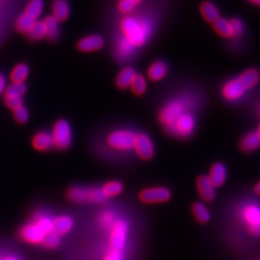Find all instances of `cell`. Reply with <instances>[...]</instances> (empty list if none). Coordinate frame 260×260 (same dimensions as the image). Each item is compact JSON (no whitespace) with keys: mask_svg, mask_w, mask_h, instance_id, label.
<instances>
[{"mask_svg":"<svg viewBox=\"0 0 260 260\" xmlns=\"http://www.w3.org/2000/svg\"><path fill=\"white\" fill-rule=\"evenodd\" d=\"M46 234H44L35 222H31L24 226L20 230L22 239L29 244L39 245L42 244Z\"/></svg>","mask_w":260,"mask_h":260,"instance_id":"9","label":"cell"},{"mask_svg":"<svg viewBox=\"0 0 260 260\" xmlns=\"http://www.w3.org/2000/svg\"><path fill=\"white\" fill-rule=\"evenodd\" d=\"M192 213H193L196 220L200 224H206L211 220L210 211L208 210V208L204 204H202L200 202H196L193 204Z\"/></svg>","mask_w":260,"mask_h":260,"instance_id":"24","label":"cell"},{"mask_svg":"<svg viewBox=\"0 0 260 260\" xmlns=\"http://www.w3.org/2000/svg\"><path fill=\"white\" fill-rule=\"evenodd\" d=\"M232 29V33H234V38H237L239 36H241L244 32V26L243 22L238 20V18H234L232 20H230Z\"/></svg>","mask_w":260,"mask_h":260,"instance_id":"40","label":"cell"},{"mask_svg":"<svg viewBox=\"0 0 260 260\" xmlns=\"http://www.w3.org/2000/svg\"><path fill=\"white\" fill-rule=\"evenodd\" d=\"M130 88L135 96H142L146 94V89H148V84H146V78H144L143 76L137 74L130 85Z\"/></svg>","mask_w":260,"mask_h":260,"instance_id":"28","label":"cell"},{"mask_svg":"<svg viewBox=\"0 0 260 260\" xmlns=\"http://www.w3.org/2000/svg\"><path fill=\"white\" fill-rule=\"evenodd\" d=\"M244 220L247 222L250 232L260 235V209L254 206H248L243 213Z\"/></svg>","mask_w":260,"mask_h":260,"instance_id":"12","label":"cell"},{"mask_svg":"<svg viewBox=\"0 0 260 260\" xmlns=\"http://www.w3.org/2000/svg\"><path fill=\"white\" fill-rule=\"evenodd\" d=\"M196 189L202 200L206 202H212L216 198V189L206 176H198L196 180Z\"/></svg>","mask_w":260,"mask_h":260,"instance_id":"10","label":"cell"},{"mask_svg":"<svg viewBox=\"0 0 260 260\" xmlns=\"http://www.w3.org/2000/svg\"><path fill=\"white\" fill-rule=\"evenodd\" d=\"M26 86L24 84H14L12 83L6 87L4 92V98H22L26 94Z\"/></svg>","mask_w":260,"mask_h":260,"instance_id":"33","label":"cell"},{"mask_svg":"<svg viewBox=\"0 0 260 260\" xmlns=\"http://www.w3.org/2000/svg\"><path fill=\"white\" fill-rule=\"evenodd\" d=\"M46 26L44 22H37L32 26L29 32L26 34L28 39L32 42H38L42 38H46Z\"/></svg>","mask_w":260,"mask_h":260,"instance_id":"30","label":"cell"},{"mask_svg":"<svg viewBox=\"0 0 260 260\" xmlns=\"http://www.w3.org/2000/svg\"><path fill=\"white\" fill-rule=\"evenodd\" d=\"M102 191L106 198H114L120 195L124 191V185L118 182H107L102 188Z\"/></svg>","mask_w":260,"mask_h":260,"instance_id":"26","label":"cell"},{"mask_svg":"<svg viewBox=\"0 0 260 260\" xmlns=\"http://www.w3.org/2000/svg\"><path fill=\"white\" fill-rule=\"evenodd\" d=\"M200 12L202 14V18L211 24H214L220 18L219 10L210 1H204L202 3L200 7Z\"/></svg>","mask_w":260,"mask_h":260,"instance_id":"20","label":"cell"},{"mask_svg":"<svg viewBox=\"0 0 260 260\" xmlns=\"http://www.w3.org/2000/svg\"><path fill=\"white\" fill-rule=\"evenodd\" d=\"M74 228V220L66 215H62L53 220V232L62 236L68 234Z\"/></svg>","mask_w":260,"mask_h":260,"instance_id":"17","label":"cell"},{"mask_svg":"<svg viewBox=\"0 0 260 260\" xmlns=\"http://www.w3.org/2000/svg\"><path fill=\"white\" fill-rule=\"evenodd\" d=\"M42 8H44L42 0H31L26 7L24 14L32 20H36L42 12Z\"/></svg>","mask_w":260,"mask_h":260,"instance_id":"32","label":"cell"},{"mask_svg":"<svg viewBox=\"0 0 260 260\" xmlns=\"http://www.w3.org/2000/svg\"><path fill=\"white\" fill-rule=\"evenodd\" d=\"M104 40L100 36H89L78 42V48L82 52H94L100 50L104 46Z\"/></svg>","mask_w":260,"mask_h":260,"instance_id":"14","label":"cell"},{"mask_svg":"<svg viewBox=\"0 0 260 260\" xmlns=\"http://www.w3.org/2000/svg\"><path fill=\"white\" fill-rule=\"evenodd\" d=\"M208 178L211 184L215 187V189L221 188L226 182V178H228V172L224 164H222L221 162L215 163L209 170V176Z\"/></svg>","mask_w":260,"mask_h":260,"instance_id":"13","label":"cell"},{"mask_svg":"<svg viewBox=\"0 0 260 260\" xmlns=\"http://www.w3.org/2000/svg\"><path fill=\"white\" fill-rule=\"evenodd\" d=\"M260 146V139L256 132L248 133L241 141L240 150L245 154L256 152Z\"/></svg>","mask_w":260,"mask_h":260,"instance_id":"21","label":"cell"},{"mask_svg":"<svg viewBox=\"0 0 260 260\" xmlns=\"http://www.w3.org/2000/svg\"><path fill=\"white\" fill-rule=\"evenodd\" d=\"M245 89L237 79L226 82L222 89V96L230 102H234L241 98L245 94Z\"/></svg>","mask_w":260,"mask_h":260,"instance_id":"11","label":"cell"},{"mask_svg":"<svg viewBox=\"0 0 260 260\" xmlns=\"http://www.w3.org/2000/svg\"><path fill=\"white\" fill-rule=\"evenodd\" d=\"M5 104L8 108H10L14 111L16 108L24 106V100H22V98H6Z\"/></svg>","mask_w":260,"mask_h":260,"instance_id":"41","label":"cell"},{"mask_svg":"<svg viewBox=\"0 0 260 260\" xmlns=\"http://www.w3.org/2000/svg\"><path fill=\"white\" fill-rule=\"evenodd\" d=\"M254 193H256V195L260 196V182L254 186Z\"/></svg>","mask_w":260,"mask_h":260,"instance_id":"44","label":"cell"},{"mask_svg":"<svg viewBox=\"0 0 260 260\" xmlns=\"http://www.w3.org/2000/svg\"><path fill=\"white\" fill-rule=\"evenodd\" d=\"M5 89H6V79L4 78V76L0 74V96L4 94Z\"/></svg>","mask_w":260,"mask_h":260,"instance_id":"43","label":"cell"},{"mask_svg":"<svg viewBox=\"0 0 260 260\" xmlns=\"http://www.w3.org/2000/svg\"><path fill=\"white\" fill-rule=\"evenodd\" d=\"M142 1L143 0H120L118 10L124 14L131 13Z\"/></svg>","mask_w":260,"mask_h":260,"instance_id":"36","label":"cell"},{"mask_svg":"<svg viewBox=\"0 0 260 260\" xmlns=\"http://www.w3.org/2000/svg\"><path fill=\"white\" fill-rule=\"evenodd\" d=\"M106 198L104 195L102 188H96L91 187L87 188V196H86V202L89 204H104L106 202Z\"/></svg>","mask_w":260,"mask_h":260,"instance_id":"31","label":"cell"},{"mask_svg":"<svg viewBox=\"0 0 260 260\" xmlns=\"http://www.w3.org/2000/svg\"><path fill=\"white\" fill-rule=\"evenodd\" d=\"M260 72L256 68H248L237 78V80L240 82L246 92L256 87V84L260 82Z\"/></svg>","mask_w":260,"mask_h":260,"instance_id":"15","label":"cell"},{"mask_svg":"<svg viewBox=\"0 0 260 260\" xmlns=\"http://www.w3.org/2000/svg\"><path fill=\"white\" fill-rule=\"evenodd\" d=\"M34 222L44 234H48L53 232V220L50 217L44 214H38L35 217Z\"/></svg>","mask_w":260,"mask_h":260,"instance_id":"34","label":"cell"},{"mask_svg":"<svg viewBox=\"0 0 260 260\" xmlns=\"http://www.w3.org/2000/svg\"><path fill=\"white\" fill-rule=\"evenodd\" d=\"M42 244L46 248H50V250L57 248L60 246V236L54 234V232L46 234Z\"/></svg>","mask_w":260,"mask_h":260,"instance_id":"37","label":"cell"},{"mask_svg":"<svg viewBox=\"0 0 260 260\" xmlns=\"http://www.w3.org/2000/svg\"><path fill=\"white\" fill-rule=\"evenodd\" d=\"M184 107L180 102H172L166 105L159 115V120L169 132L172 131L176 120L184 114Z\"/></svg>","mask_w":260,"mask_h":260,"instance_id":"6","label":"cell"},{"mask_svg":"<svg viewBox=\"0 0 260 260\" xmlns=\"http://www.w3.org/2000/svg\"><path fill=\"white\" fill-rule=\"evenodd\" d=\"M35 22H36V20L29 18L28 16H26V14H22L16 20V28L18 32H20L22 34H27L29 32V30L32 28V26H34Z\"/></svg>","mask_w":260,"mask_h":260,"instance_id":"35","label":"cell"},{"mask_svg":"<svg viewBox=\"0 0 260 260\" xmlns=\"http://www.w3.org/2000/svg\"><path fill=\"white\" fill-rule=\"evenodd\" d=\"M195 120L193 116L184 113L176 120L170 133H174L180 138H187L195 130Z\"/></svg>","mask_w":260,"mask_h":260,"instance_id":"8","label":"cell"},{"mask_svg":"<svg viewBox=\"0 0 260 260\" xmlns=\"http://www.w3.org/2000/svg\"><path fill=\"white\" fill-rule=\"evenodd\" d=\"M172 198V192L166 187L146 188L139 194V200L144 204H158L168 202Z\"/></svg>","mask_w":260,"mask_h":260,"instance_id":"4","label":"cell"},{"mask_svg":"<svg viewBox=\"0 0 260 260\" xmlns=\"http://www.w3.org/2000/svg\"><path fill=\"white\" fill-rule=\"evenodd\" d=\"M53 18L57 22H64L70 16V7L66 0H54L53 2Z\"/></svg>","mask_w":260,"mask_h":260,"instance_id":"22","label":"cell"},{"mask_svg":"<svg viewBox=\"0 0 260 260\" xmlns=\"http://www.w3.org/2000/svg\"><path fill=\"white\" fill-rule=\"evenodd\" d=\"M32 144L38 152L50 150L53 146L52 134L46 131L37 133L32 139Z\"/></svg>","mask_w":260,"mask_h":260,"instance_id":"16","label":"cell"},{"mask_svg":"<svg viewBox=\"0 0 260 260\" xmlns=\"http://www.w3.org/2000/svg\"><path fill=\"white\" fill-rule=\"evenodd\" d=\"M168 74V66L162 61H156L150 66L148 70V78L152 82H159Z\"/></svg>","mask_w":260,"mask_h":260,"instance_id":"18","label":"cell"},{"mask_svg":"<svg viewBox=\"0 0 260 260\" xmlns=\"http://www.w3.org/2000/svg\"><path fill=\"white\" fill-rule=\"evenodd\" d=\"M110 245L112 250H122L124 248L128 235V224L124 220H116L110 228Z\"/></svg>","mask_w":260,"mask_h":260,"instance_id":"5","label":"cell"},{"mask_svg":"<svg viewBox=\"0 0 260 260\" xmlns=\"http://www.w3.org/2000/svg\"><path fill=\"white\" fill-rule=\"evenodd\" d=\"M3 260H20L18 258H14V256H7V258H5Z\"/></svg>","mask_w":260,"mask_h":260,"instance_id":"46","label":"cell"},{"mask_svg":"<svg viewBox=\"0 0 260 260\" xmlns=\"http://www.w3.org/2000/svg\"><path fill=\"white\" fill-rule=\"evenodd\" d=\"M134 150L144 161H150L156 154V148L152 140L144 133L138 134L136 136Z\"/></svg>","mask_w":260,"mask_h":260,"instance_id":"7","label":"cell"},{"mask_svg":"<svg viewBox=\"0 0 260 260\" xmlns=\"http://www.w3.org/2000/svg\"><path fill=\"white\" fill-rule=\"evenodd\" d=\"M248 1L252 2V4H254V5H256V6L260 7V0H248Z\"/></svg>","mask_w":260,"mask_h":260,"instance_id":"45","label":"cell"},{"mask_svg":"<svg viewBox=\"0 0 260 260\" xmlns=\"http://www.w3.org/2000/svg\"><path fill=\"white\" fill-rule=\"evenodd\" d=\"M104 260H124V254L122 250H112L106 254Z\"/></svg>","mask_w":260,"mask_h":260,"instance_id":"42","label":"cell"},{"mask_svg":"<svg viewBox=\"0 0 260 260\" xmlns=\"http://www.w3.org/2000/svg\"><path fill=\"white\" fill-rule=\"evenodd\" d=\"M29 76V68L26 64L16 66L11 74V81L14 84H24Z\"/></svg>","mask_w":260,"mask_h":260,"instance_id":"25","label":"cell"},{"mask_svg":"<svg viewBox=\"0 0 260 260\" xmlns=\"http://www.w3.org/2000/svg\"><path fill=\"white\" fill-rule=\"evenodd\" d=\"M136 136L130 130H116L108 135L107 144L116 150H131L134 148Z\"/></svg>","mask_w":260,"mask_h":260,"instance_id":"3","label":"cell"},{"mask_svg":"<svg viewBox=\"0 0 260 260\" xmlns=\"http://www.w3.org/2000/svg\"><path fill=\"white\" fill-rule=\"evenodd\" d=\"M52 136L53 146L59 150H66L72 146V131L70 124L65 120H60L54 124Z\"/></svg>","mask_w":260,"mask_h":260,"instance_id":"2","label":"cell"},{"mask_svg":"<svg viewBox=\"0 0 260 260\" xmlns=\"http://www.w3.org/2000/svg\"><path fill=\"white\" fill-rule=\"evenodd\" d=\"M14 117L16 118V120L20 124H24L28 120H29V113L28 110L26 109L24 106H20L18 108H16V110H14Z\"/></svg>","mask_w":260,"mask_h":260,"instance_id":"39","label":"cell"},{"mask_svg":"<svg viewBox=\"0 0 260 260\" xmlns=\"http://www.w3.org/2000/svg\"><path fill=\"white\" fill-rule=\"evenodd\" d=\"M214 31L222 38L226 39H232L234 38V33H232V29L230 20L224 18H219L214 24H212Z\"/></svg>","mask_w":260,"mask_h":260,"instance_id":"23","label":"cell"},{"mask_svg":"<svg viewBox=\"0 0 260 260\" xmlns=\"http://www.w3.org/2000/svg\"><path fill=\"white\" fill-rule=\"evenodd\" d=\"M256 134H258V137H260V128H258V132H256Z\"/></svg>","mask_w":260,"mask_h":260,"instance_id":"47","label":"cell"},{"mask_svg":"<svg viewBox=\"0 0 260 260\" xmlns=\"http://www.w3.org/2000/svg\"><path fill=\"white\" fill-rule=\"evenodd\" d=\"M120 29L126 37V40L133 48H141L146 44L148 28L143 22L133 18H126L120 22Z\"/></svg>","mask_w":260,"mask_h":260,"instance_id":"1","label":"cell"},{"mask_svg":"<svg viewBox=\"0 0 260 260\" xmlns=\"http://www.w3.org/2000/svg\"><path fill=\"white\" fill-rule=\"evenodd\" d=\"M87 188L81 186H74L68 191V198L72 202L84 204L86 202Z\"/></svg>","mask_w":260,"mask_h":260,"instance_id":"27","label":"cell"},{"mask_svg":"<svg viewBox=\"0 0 260 260\" xmlns=\"http://www.w3.org/2000/svg\"><path fill=\"white\" fill-rule=\"evenodd\" d=\"M115 222H116V220H115L114 214L111 213V212H109V211L104 212V213H102V214L100 215V226H102L104 228H106V230L111 228Z\"/></svg>","mask_w":260,"mask_h":260,"instance_id":"38","label":"cell"},{"mask_svg":"<svg viewBox=\"0 0 260 260\" xmlns=\"http://www.w3.org/2000/svg\"><path fill=\"white\" fill-rule=\"evenodd\" d=\"M44 26H46V38L50 40V42H54L57 39L58 37V22L57 20L53 18V16H48L44 22Z\"/></svg>","mask_w":260,"mask_h":260,"instance_id":"29","label":"cell"},{"mask_svg":"<svg viewBox=\"0 0 260 260\" xmlns=\"http://www.w3.org/2000/svg\"><path fill=\"white\" fill-rule=\"evenodd\" d=\"M136 72L133 68H124V70H120V72L118 74L116 79V85L118 88L120 90H126L130 88L133 79L136 76Z\"/></svg>","mask_w":260,"mask_h":260,"instance_id":"19","label":"cell"}]
</instances>
